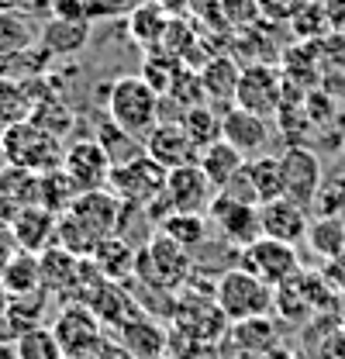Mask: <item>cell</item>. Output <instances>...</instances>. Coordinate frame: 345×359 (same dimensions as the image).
Returning <instances> with one entry per match:
<instances>
[{"mask_svg":"<svg viewBox=\"0 0 345 359\" xmlns=\"http://www.w3.org/2000/svg\"><path fill=\"white\" fill-rule=\"evenodd\" d=\"M314 208H318V215H345V173L325 177Z\"/></svg>","mask_w":345,"mask_h":359,"instance_id":"cell-37","label":"cell"},{"mask_svg":"<svg viewBox=\"0 0 345 359\" xmlns=\"http://www.w3.org/2000/svg\"><path fill=\"white\" fill-rule=\"evenodd\" d=\"M111 156L104 152V145L97 138H76L73 145H66V156H62V173L76 183L80 194L90 190H107L111 183Z\"/></svg>","mask_w":345,"mask_h":359,"instance_id":"cell-9","label":"cell"},{"mask_svg":"<svg viewBox=\"0 0 345 359\" xmlns=\"http://www.w3.org/2000/svg\"><path fill=\"white\" fill-rule=\"evenodd\" d=\"M245 173L252 180V190H256L259 204H269V201L283 197V166H280V156L262 152V156L245 163Z\"/></svg>","mask_w":345,"mask_h":359,"instance_id":"cell-29","label":"cell"},{"mask_svg":"<svg viewBox=\"0 0 345 359\" xmlns=\"http://www.w3.org/2000/svg\"><path fill=\"white\" fill-rule=\"evenodd\" d=\"M221 138L228 145H235L245 159H256L266 152V142H269V121L259 118L252 111H242V107H228L221 114Z\"/></svg>","mask_w":345,"mask_h":359,"instance_id":"cell-15","label":"cell"},{"mask_svg":"<svg viewBox=\"0 0 345 359\" xmlns=\"http://www.w3.org/2000/svg\"><path fill=\"white\" fill-rule=\"evenodd\" d=\"M138 4H145V0H93V11H97V18H121V14L128 18Z\"/></svg>","mask_w":345,"mask_h":359,"instance_id":"cell-42","label":"cell"},{"mask_svg":"<svg viewBox=\"0 0 345 359\" xmlns=\"http://www.w3.org/2000/svg\"><path fill=\"white\" fill-rule=\"evenodd\" d=\"M321 276H325L335 290H342V294H345V252H339L335 259H328V263H325V269H321Z\"/></svg>","mask_w":345,"mask_h":359,"instance_id":"cell-43","label":"cell"},{"mask_svg":"<svg viewBox=\"0 0 345 359\" xmlns=\"http://www.w3.org/2000/svg\"><path fill=\"white\" fill-rule=\"evenodd\" d=\"M142 149H145V156L149 159H156L163 170H180V166H190V163H197V145L190 142V135L187 128L176 121V118H166V121H159L152 132L142 138Z\"/></svg>","mask_w":345,"mask_h":359,"instance_id":"cell-12","label":"cell"},{"mask_svg":"<svg viewBox=\"0 0 345 359\" xmlns=\"http://www.w3.org/2000/svg\"><path fill=\"white\" fill-rule=\"evenodd\" d=\"M166 177H170V170H163L156 159H149V156L142 152V156H135V159L114 163L107 190H111L121 204L142 208V204H152V201L166 190Z\"/></svg>","mask_w":345,"mask_h":359,"instance_id":"cell-5","label":"cell"},{"mask_svg":"<svg viewBox=\"0 0 345 359\" xmlns=\"http://www.w3.org/2000/svg\"><path fill=\"white\" fill-rule=\"evenodd\" d=\"M231 342L249 353V356H266L280 346V335H276V325L266 321V318H249V321H238L231 325Z\"/></svg>","mask_w":345,"mask_h":359,"instance_id":"cell-28","label":"cell"},{"mask_svg":"<svg viewBox=\"0 0 345 359\" xmlns=\"http://www.w3.org/2000/svg\"><path fill=\"white\" fill-rule=\"evenodd\" d=\"M52 18H62V21H97V11H93V0H52Z\"/></svg>","mask_w":345,"mask_h":359,"instance_id":"cell-38","label":"cell"},{"mask_svg":"<svg viewBox=\"0 0 345 359\" xmlns=\"http://www.w3.org/2000/svg\"><path fill=\"white\" fill-rule=\"evenodd\" d=\"M0 283L7 287L11 297H28V294H39L42 290V266H39V256L32 252H14L11 263L0 273Z\"/></svg>","mask_w":345,"mask_h":359,"instance_id":"cell-27","label":"cell"},{"mask_svg":"<svg viewBox=\"0 0 345 359\" xmlns=\"http://www.w3.org/2000/svg\"><path fill=\"white\" fill-rule=\"evenodd\" d=\"M32 45H39V32L35 21L18 14V11H4L0 7V62L7 66L14 55L28 52Z\"/></svg>","mask_w":345,"mask_h":359,"instance_id":"cell-23","label":"cell"},{"mask_svg":"<svg viewBox=\"0 0 345 359\" xmlns=\"http://www.w3.org/2000/svg\"><path fill=\"white\" fill-rule=\"evenodd\" d=\"M238 66L228 59V55H215L204 62V69L197 73L201 76V87L208 104H235V90H238Z\"/></svg>","mask_w":345,"mask_h":359,"instance_id":"cell-21","label":"cell"},{"mask_svg":"<svg viewBox=\"0 0 345 359\" xmlns=\"http://www.w3.org/2000/svg\"><path fill=\"white\" fill-rule=\"evenodd\" d=\"M14 252H18V249H14V245H11V238L0 231V273H4V266L11 263V256H14Z\"/></svg>","mask_w":345,"mask_h":359,"instance_id":"cell-45","label":"cell"},{"mask_svg":"<svg viewBox=\"0 0 345 359\" xmlns=\"http://www.w3.org/2000/svg\"><path fill=\"white\" fill-rule=\"evenodd\" d=\"M39 266H42V290H52V294H76L80 290L83 259H76L73 252L52 245L39 256Z\"/></svg>","mask_w":345,"mask_h":359,"instance_id":"cell-19","label":"cell"},{"mask_svg":"<svg viewBox=\"0 0 345 359\" xmlns=\"http://www.w3.org/2000/svg\"><path fill=\"white\" fill-rule=\"evenodd\" d=\"M55 224L59 215H52L42 204H32V208H21L18 218L11 224V235H14V249L18 252H32V256H42L45 249L55 245Z\"/></svg>","mask_w":345,"mask_h":359,"instance_id":"cell-16","label":"cell"},{"mask_svg":"<svg viewBox=\"0 0 345 359\" xmlns=\"http://www.w3.org/2000/svg\"><path fill=\"white\" fill-rule=\"evenodd\" d=\"M7 166H11V163H7V152H4V138H0V173H4Z\"/></svg>","mask_w":345,"mask_h":359,"instance_id":"cell-48","label":"cell"},{"mask_svg":"<svg viewBox=\"0 0 345 359\" xmlns=\"http://www.w3.org/2000/svg\"><path fill=\"white\" fill-rule=\"evenodd\" d=\"M76 197H80V190H76V183H73V180L62 173V166L39 177V204L48 208L52 215H66V211L73 208V201H76Z\"/></svg>","mask_w":345,"mask_h":359,"instance_id":"cell-31","label":"cell"},{"mask_svg":"<svg viewBox=\"0 0 345 359\" xmlns=\"http://www.w3.org/2000/svg\"><path fill=\"white\" fill-rule=\"evenodd\" d=\"M259 224H262V238L301 245L307 238V228H311V211L287 201V197H276L269 204H259Z\"/></svg>","mask_w":345,"mask_h":359,"instance_id":"cell-14","label":"cell"},{"mask_svg":"<svg viewBox=\"0 0 345 359\" xmlns=\"http://www.w3.org/2000/svg\"><path fill=\"white\" fill-rule=\"evenodd\" d=\"M194 259L183 245H176L163 231H156L138 252H135V276L159 290V294H180L194 276Z\"/></svg>","mask_w":345,"mask_h":359,"instance_id":"cell-1","label":"cell"},{"mask_svg":"<svg viewBox=\"0 0 345 359\" xmlns=\"http://www.w3.org/2000/svg\"><path fill=\"white\" fill-rule=\"evenodd\" d=\"M121 342L128 346V353L135 359H152L159 356V353H166V342H170V335L152 321V318H145V314H135L131 321L121 325Z\"/></svg>","mask_w":345,"mask_h":359,"instance_id":"cell-22","label":"cell"},{"mask_svg":"<svg viewBox=\"0 0 345 359\" xmlns=\"http://www.w3.org/2000/svg\"><path fill=\"white\" fill-rule=\"evenodd\" d=\"M7 308H11V294H7V287L0 283V314H7Z\"/></svg>","mask_w":345,"mask_h":359,"instance_id":"cell-46","label":"cell"},{"mask_svg":"<svg viewBox=\"0 0 345 359\" xmlns=\"http://www.w3.org/2000/svg\"><path fill=\"white\" fill-rule=\"evenodd\" d=\"M156 231H163L176 245H183L187 252H197L208 242V218L204 215H180V211H172V215H166L159 222Z\"/></svg>","mask_w":345,"mask_h":359,"instance_id":"cell-30","label":"cell"},{"mask_svg":"<svg viewBox=\"0 0 345 359\" xmlns=\"http://www.w3.org/2000/svg\"><path fill=\"white\" fill-rule=\"evenodd\" d=\"M0 359H18V353H14L11 342H0Z\"/></svg>","mask_w":345,"mask_h":359,"instance_id":"cell-47","label":"cell"},{"mask_svg":"<svg viewBox=\"0 0 345 359\" xmlns=\"http://www.w3.org/2000/svg\"><path fill=\"white\" fill-rule=\"evenodd\" d=\"M273 294L276 290L269 283H262L256 273L242 266L224 269L215 287V301L224 311L228 325H238V321H249V318H266L273 311Z\"/></svg>","mask_w":345,"mask_h":359,"instance_id":"cell-3","label":"cell"},{"mask_svg":"<svg viewBox=\"0 0 345 359\" xmlns=\"http://www.w3.org/2000/svg\"><path fill=\"white\" fill-rule=\"evenodd\" d=\"M208 218L215 222V228L221 231V238L235 249H249L252 242L262 238V224H259V208L252 204H242V201H231L224 194H215L211 208H208Z\"/></svg>","mask_w":345,"mask_h":359,"instance_id":"cell-10","label":"cell"},{"mask_svg":"<svg viewBox=\"0 0 345 359\" xmlns=\"http://www.w3.org/2000/svg\"><path fill=\"white\" fill-rule=\"evenodd\" d=\"M152 359H176V356H170V353H159V356H152Z\"/></svg>","mask_w":345,"mask_h":359,"instance_id":"cell-49","label":"cell"},{"mask_svg":"<svg viewBox=\"0 0 345 359\" xmlns=\"http://www.w3.org/2000/svg\"><path fill=\"white\" fill-rule=\"evenodd\" d=\"M172 18L156 4V0H145V4H138L135 11L128 14V32L131 39L138 45H145V48H152V45H159L166 39V32H170Z\"/></svg>","mask_w":345,"mask_h":359,"instance_id":"cell-26","label":"cell"},{"mask_svg":"<svg viewBox=\"0 0 345 359\" xmlns=\"http://www.w3.org/2000/svg\"><path fill=\"white\" fill-rule=\"evenodd\" d=\"M242 269L256 273L262 283H269L276 290L301 273L297 245H287V242H276V238H259L249 249H242Z\"/></svg>","mask_w":345,"mask_h":359,"instance_id":"cell-8","label":"cell"},{"mask_svg":"<svg viewBox=\"0 0 345 359\" xmlns=\"http://www.w3.org/2000/svg\"><path fill=\"white\" fill-rule=\"evenodd\" d=\"M0 138H4L7 163L18 166V170H28V173L42 177V173H52V170L62 166V156H66L62 138L39 128L35 121H21V125L7 128Z\"/></svg>","mask_w":345,"mask_h":359,"instance_id":"cell-4","label":"cell"},{"mask_svg":"<svg viewBox=\"0 0 345 359\" xmlns=\"http://www.w3.org/2000/svg\"><path fill=\"white\" fill-rule=\"evenodd\" d=\"M304 242L325 263L335 259L339 252H345V215H318V218H311V228H307Z\"/></svg>","mask_w":345,"mask_h":359,"instance_id":"cell-25","label":"cell"},{"mask_svg":"<svg viewBox=\"0 0 345 359\" xmlns=\"http://www.w3.org/2000/svg\"><path fill=\"white\" fill-rule=\"evenodd\" d=\"M217 7L231 25H242V28L252 25L259 14V0H217Z\"/></svg>","mask_w":345,"mask_h":359,"instance_id":"cell-39","label":"cell"},{"mask_svg":"<svg viewBox=\"0 0 345 359\" xmlns=\"http://www.w3.org/2000/svg\"><path fill=\"white\" fill-rule=\"evenodd\" d=\"M159 107H163V97L142 76H118L107 87V118L138 142L159 125Z\"/></svg>","mask_w":345,"mask_h":359,"instance_id":"cell-2","label":"cell"},{"mask_svg":"<svg viewBox=\"0 0 345 359\" xmlns=\"http://www.w3.org/2000/svg\"><path fill=\"white\" fill-rule=\"evenodd\" d=\"M42 97L39 80H18L0 73V135L21 121H32V111Z\"/></svg>","mask_w":345,"mask_h":359,"instance_id":"cell-17","label":"cell"},{"mask_svg":"<svg viewBox=\"0 0 345 359\" xmlns=\"http://www.w3.org/2000/svg\"><path fill=\"white\" fill-rule=\"evenodd\" d=\"M4 11H18L25 18H52V0H0Z\"/></svg>","mask_w":345,"mask_h":359,"instance_id":"cell-41","label":"cell"},{"mask_svg":"<svg viewBox=\"0 0 345 359\" xmlns=\"http://www.w3.org/2000/svg\"><path fill=\"white\" fill-rule=\"evenodd\" d=\"M273 311H280V318H287L290 325H297V321H304V318L311 314V301L304 297L297 276L287 280L283 287H276V294H273Z\"/></svg>","mask_w":345,"mask_h":359,"instance_id":"cell-36","label":"cell"},{"mask_svg":"<svg viewBox=\"0 0 345 359\" xmlns=\"http://www.w3.org/2000/svg\"><path fill=\"white\" fill-rule=\"evenodd\" d=\"M76 359H135V356L128 353V346L121 339H100L93 349H86L83 356Z\"/></svg>","mask_w":345,"mask_h":359,"instance_id":"cell-40","label":"cell"},{"mask_svg":"<svg viewBox=\"0 0 345 359\" xmlns=\"http://www.w3.org/2000/svg\"><path fill=\"white\" fill-rule=\"evenodd\" d=\"M52 332H55V342H59V349H62L66 359L83 356L86 349H93L104 339L100 335V318L90 311L86 304H66L62 311L55 314Z\"/></svg>","mask_w":345,"mask_h":359,"instance_id":"cell-11","label":"cell"},{"mask_svg":"<svg viewBox=\"0 0 345 359\" xmlns=\"http://www.w3.org/2000/svg\"><path fill=\"white\" fill-rule=\"evenodd\" d=\"M0 197L14 208H32L39 204V173H28V170H18V166H7L0 173Z\"/></svg>","mask_w":345,"mask_h":359,"instance_id":"cell-32","label":"cell"},{"mask_svg":"<svg viewBox=\"0 0 345 359\" xmlns=\"http://www.w3.org/2000/svg\"><path fill=\"white\" fill-rule=\"evenodd\" d=\"M93 25L90 21H62V18H45L42 32H39V45L52 59H76L90 45Z\"/></svg>","mask_w":345,"mask_h":359,"instance_id":"cell-18","label":"cell"},{"mask_svg":"<svg viewBox=\"0 0 345 359\" xmlns=\"http://www.w3.org/2000/svg\"><path fill=\"white\" fill-rule=\"evenodd\" d=\"M242 111H252L259 118H273L283 107V76L266 66V62H252L238 73V90H235V104Z\"/></svg>","mask_w":345,"mask_h":359,"instance_id":"cell-6","label":"cell"},{"mask_svg":"<svg viewBox=\"0 0 345 359\" xmlns=\"http://www.w3.org/2000/svg\"><path fill=\"white\" fill-rule=\"evenodd\" d=\"M135 252H138V249H131L125 235H111V238H104V242L97 245V252H93L90 259H93V266L100 269L104 280L114 283V280H121V276H135Z\"/></svg>","mask_w":345,"mask_h":359,"instance_id":"cell-24","label":"cell"},{"mask_svg":"<svg viewBox=\"0 0 345 359\" xmlns=\"http://www.w3.org/2000/svg\"><path fill=\"white\" fill-rule=\"evenodd\" d=\"M163 194H166L172 211H180V215H204L211 208L217 190L211 187V180L204 177V170L197 163H190V166L170 170Z\"/></svg>","mask_w":345,"mask_h":359,"instance_id":"cell-13","label":"cell"},{"mask_svg":"<svg viewBox=\"0 0 345 359\" xmlns=\"http://www.w3.org/2000/svg\"><path fill=\"white\" fill-rule=\"evenodd\" d=\"M176 359H221V356H217V349L211 342H190V339H187V349Z\"/></svg>","mask_w":345,"mask_h":359,"instance_id":"cell-44","label":"cell"},{"mask_svg":"<svg viewBox=\"0 0 345 359\" xmlns=\"http://www.w3.org/2000/svg\"><path fill=\"white\" fill-rule=\"evenodd\" d=\"M245 163H249V159H245L235 145H228L224 138H217L215 145L201 149V156H197V166L204 170V177L211 180L215 190H224L231 180L245 170Z\"/></svg>","mask_w":345,"mask_h":359,"instance_id":"cell-20","label":"cell"},{"mask_svg":"<svg viewBox=\"0 0 345 359\" xmlns=\"http://www.w3.org/2000/svg\"><path fill=\"white\" fill-rule=\"evenodd\" d=\"M180 62H176V55H170V52H152L145 62H142V80L149 83V87L156 90L159 97H166L172 90V83H176V76H180Z\"/></svg>","mask_w":345,"mask_h":359,"instance_id":"cell-35","label":"cell"},{"mask_svg":"<svg viewBox=\"0 0 345 359\" xmlns=\"http://www.w3.org/2000/svg\"><path fill=\"white\" fill-rule=\"evenodd\" d=\"M280 166H283V197L311 211L321 194V183H325V166H321L318 152H311L304 145H290L280 156Z\"/></svg>","mask_w":345,"mask_h":359,"instance_id":"cell-7","label":"cell"},{"mask_svg":"<svg viewBox=\"0 0 345 359\" xmlns=\"http://www.w3.org/2000/svg\"><path fill=\"white\" fill-rule=\"evenodd\" d=\"M14 353L18 359H66L59 342H55V332L48 325H39V328H28L14 339Z\"/></svg>","mask_w":345,"mask_h":359,"instance_id":"cell-34","label":"cell"},{"mask_svg":"<svg viewBox=\"0 0 345 359\" xmlns=\"http://www.w3.org/2000/svg\"><path fill=\"white\" fill-rule=\"evenodd\" d=\"M180 125L187 128L190 142L197 145V152H201V149H208V145H215L217 138H221V118L215 114V107H208V104L183 111Z\"/></svg>","mask_w":345,"mask_h":359,"instance_id":"cell-33","label":"cell"}]
</instances>
